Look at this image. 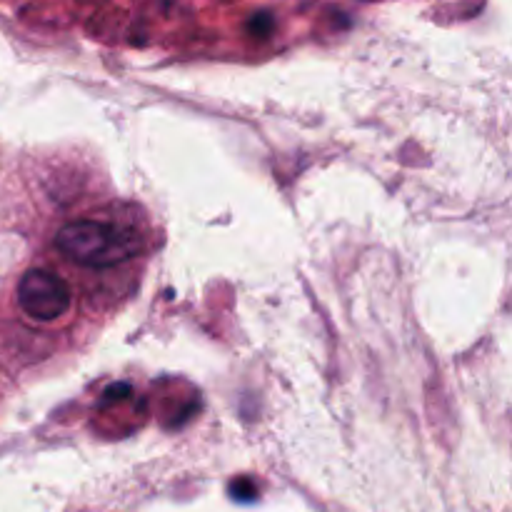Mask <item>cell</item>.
Here are the masks:
<instances>
[{
	"label": "cell",
	"mask_w": 512,
	"mask_h": 512,
	"mask_svg": "<svg viewBox=\"0 0 512 512\" xmlns=\"http://www.w3.org/2000/svg\"><path fill=\"white\" fill-rule=\"evenodd\" d=\"M18 303L25 315L40 323H53L63 318L73 305V293L70 285L60 275L50 270L35 268L20 278L18 283Z\"/></svg>",
	"instance_id": "obj_2"
},
{
	"label": "cell",
	"mask_w": 512,
	"mask_h": 512,
	"mask_svg": "<svg viewBox=\"0 0 512 512\" xmlns=\"http://www.w3.org/2000/svg\"><path fill=\"white\" fill-rule=\"evenodd\" d=\"M128 395H130V385H125V383L105 390V400H108V403L110 400H123V398H128Z\"/></svg>",
	"instance_id": "obj_5"
},
{
	"label": "cell",
	"mask_w": 512,
	"mask_h": 512,
	"mask_svg": "<svg viewBox=\"0 0 512 512\" xmlns=\"http://www.w3.org/2000/svg\"><path fill=\"white\" fill-rule=\"evenodd\" d=\"M230 495H233L235 500L248 503V500L255 498V485L250 483V480H235V483L230 485Z\"/></svg>",
	"instance_id": "obj_4"
},
{
	"label": "cell",
	"mask_w": 512,
	"mask_h": 512,
	"mask_svg": "<svg viewBox=\"0 0 512 512\" xmlns=\"http://www.w3.org/2000/svg\"><path fill=\"white\" fill-rule=\"evenodd\" d=\"M273 28H275L273 15L265 13V10L263 13H255L248 23V30L255 35V38H268V35L273 33Z\"/></svg>",
	"instance_id": "obj_3"
},
{
	"label": "cell",
	"mask_w": 512,
	"mask_h": 512,
	"mask_svg": "<svg viewBox=\"0 0 512 512\" xmlns=\"http://www.w3.org/2000/svg\"><path fill=\"white\" fill-rule=\"evenodd\" d=\"M55 245L73 263L85 268H113L140 253V240L133 230L100 220H75L60 228Z\"/></svg>",
	"instance_id": "obj_1"
}]
</instances>
